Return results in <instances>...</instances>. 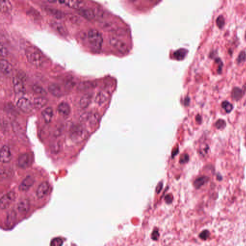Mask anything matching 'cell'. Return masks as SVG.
I'll list each match as a JSON object with an SVG mask.
<instances>
[{
	"instance_id": "cell-15",
	"label": "cell",
	"mask_w": 246,
	"mask_h": 246,
	"mask_svg": "<svg viewBox=\"0 0 246 246\" xmlns=\"http://www.w3.org/2000/svg\"><path fill=\"white\" fill-rule=\"evenodd\" d=\"M48 90L52 95L55 97H61L63 95L62 88L60 86L57 84H50L48 86Z\"/></svg>"
},
{
	"instance_id": "cell-39",
	"label": "cell",
	"mask_w": 246,
	"mask_h": 246,
	"mask_svg": "<svg viewBox=\"0 0 246 246\" xmlns=\"http://www.w3.org/2000/svg\"><path fill=\"white\" fill-rule=\"evenodd\" d=\"M246 59V53L244 51H242L240 52V54H239V55L238 56V59H237V62L238 63H241L242 62H244Z\"/></svg>"
},
{
	"instance_id": "cell-22",
	"label": "cell",
	"mask_w": 246,
	"mask_h": 246,
	"mask_svg": "<svg viewBox=\"0 0 246 246\" xmlns=\"http://www.w3.org/2000/svg\"><path fill=\"white\" fill-rule=\"evenodd\" d=\"M45 10L50 14L52 15L56 18L61 19L64 17V13L63 12L57 9L52 7H46Z\"/></svg>"
},
{
	"instance_id": "cell-36",
	"label": "cell",
	"mask_w": 246,
	"mask_h": 246,
	"mask_svg": "<svg viewBox=\"0 0 246 246\" xmlns=\"http://www.w3.org/2000/svg\"><path fill=\"white\" fill-rule=\"evenodd\" d=\"M216 25H217L219 29L222 28L225 24V20L223 16H219L216 19Z\"/></svg>"
},
{
	"instance_id": "cell-5",
	"label": "cell",
	"mask_w": 246,
	"mask_h": 246,
	"mask_svg": "<svg viewBox=\"0 0 246 246\" xmlns=\"http://www.w3.org/2000/svg\"><path fill=\"white\" fill-rule=\"evenodd\" d=\"M17 198V194L13 191H10L2 197L0 202V207L2 210L7 209Z\"/></svg>"
},
{
	"instance_id": "cell-10",
	"label": "cell",
	"mask_w": 246,
	"mask_h": 246,
	"mask_svg": "<svg viewBox=\"0 0 246 246\" xmlns=\"http://www.w3.org/2000/svg\"><path fill=\"white\" fill-rule=\"evenodd\" d=\"M17 220V213L14 211H10L7 213L5 219V225L7 228H11L15 225Z\"/></svg>"
},
{
	"instance_id": "cell-38",
	"label": "cell",
	"mask_w": 246,
	"mask_h": 246,
	"mask_svg": "<svg viewBox=\"0 0 246 246\" xmlns=\"http://www.w3.org/2000/svg\"><path fill=\"white\" fill-rule=\"evenodd\" d=\"M0 55H1V57H3L6 56L8 55V50H7V48L5 47L4 45L3 44L2 42L0 45Z\"/></svg>"
},
{
	"instance_id": "cell-11",
	"label": "cell",
	"mask_w": 246,
	"mask_h": 246,
	"mask_svg": "<svg viewBox=\"0 0 246 246\" xmlns=\"http://www.w3.org/2000/svg\"><path fill=\"white\" fill-rule=\"evenodd\" d=\"M12 154L9 148L3 146L1 149V162L3 164L9 163L11 159Z\"/></svg>"
},
{
	"instance_id": "cell-40",
	"label": "cell",
	"mask_w": 246,
	"mask_h": 246,
	"mask_svg": "<svg viewBox=\"0 0 246 246\" xmlns=\"http://www.w3.org/2000/svg\"><path fill=\"white\" fill-rule=\"evenodd\" d=\"M189 160V156L187 154H183L180 158V163L181 164H185L187 163Z\"/></svg>"
},
{
	"instance_id": "cell-20",
	"label": "cell",
	"mask_w": 246,
	"mask_h": 246,
	"mask_svg": "<svg viewBox=\"0 0 246 246\" xmlns=\"http://www.w3.org/2000/svg\"><path fill=\"white\" fill-rule=\"evenodd\" d=\"M92 99V94L91 93H86L81 98L79 101V105L82 109H85L90 105Z\"/></svg>"
},
{
	"instance_id": "cell-44",
	"label": "cell",
	"mask_w": 246,
	"mask_h": 246,
	"mask_svg": "<svg viewBox=\"0 0 246 246\" xmlns=\"http://www.w3.org/2000/svg\"><path fill=\"white\" fill-rule=\"evenodd\" d=\"M162 187H163V183H159L158 185L156 187V191L157 193H159L161 191L162 189Z\"/></svg>"
},
{
	"instance_id": "cell-48",
	"label": "cell",
	"mask_w": 246,
	"mask_h": 246,
	"mask_svg": "<svg viewBox=\"0 0 246 246\" xmlns=\"http://www.w3.org/2000/svg\"></svg>"
},
{
	"instance_id": "cell-46",
	"label": "cell",
	"mask_w": 246,
	"mask_h": 246,
	"mask_svg": "<svg viewBox=\"0 0 246 246\" xmlns=\"http://www.w3.org/2000/svg\"><path fill=\"white\" fill-rule=\"evenodd\" d=\"M196 119H197V121L201 122L202 119H201V117H200V116H199V115H198V117L196 118Z\"/></svg>"
},
{
	"instance_id": "cell-45",
	"label": "cell",
	"mask_w": 246,
	"mask_h": 246,
	"mask_svg": "<svg viewBox=\"0 0 246 246\" xmlns=\"http://www.w3.org/2000/svg\"><path fill=\"white\" fill-rule=\"evenodd\" d=\"M208 235V232L207 231H204V232H202L200 235V237H201L202 239H205L207 237Z\"/></svg>"
},
{
	"instance_id": "cell-29",
	"label": "cell",
	"mask_w": 246,
	"mask_h": 246,
	"mask_svg": "<svg viewBox=\"0 0 246 246\" xmlns=\"http://www.w3.org/2000/svg\"><path fill=\"white\" fill-rule=\"evenodd\" d=\"M1 11L3 12H8L12 9L11 3L9 1H1Z\"/></svg>"
},
{
	"instance_id": "cell-12",
	"label": "cell",
	"mask_w": 246,
	"mask_h": 246,
	"mask_svg": "<svg viewBox=\"0 0 246 246\" xmlns=\"http://www.w3.org/2000/svg\"><path fill=\"white\" fill-rule=\"evenodd\" d=\"M30 156L29 154H22L18 158V165L20 168H22V169L27 168L30 164Z\"/></svg>"
},
{
	"instance_id": "cell-13",
	"label": "cell",
	"mask_w": 246,
	"mask_h": 246,
	"mask_svg": "<svg viewBox=\"0 0 246 246\" xmlns=\"http://www.w3.org/2000/svg\"><path fill=\"white\" fill-rule=\"evenodd\" d=\"M0 69L3 74L9 76L12 72L13 68L11 64L4 59H1L0 61Z\"/></svg>"
},
{
	"instance_id": "cell-19",
	"label": "cell",
	"mask_w": 246,
	"mask_h": 246,
	"mask_svg": "<svg viewBox=\"0 0 246 246\" xmlns=\"http://www.w3.org/2000/svg\"><path fill=\"white\" fill-rule=\"evenodd\" d=\"M41 114L45 122L49 123L52 121L54 115L53 109L51 107H47L42 112Z\"/></svg>"
},
{
	"instance_id": "cell-6",
	"label": "cell",
	"mask_w": 246,
	"mask_h": 246,
	"mask_svg": "<svg viewBox=\"0 0 246 246\" xmlns=\"http://www.w3.org/2000/svg\"><path fill=\"white\" fill-rule=\"evenodd\" d=\"M17 106L22 111L26 113H30L33 109V104L29 99L25 97L19 98L17 102Z\"/></svg>"
},
{
	"instance_id": "cell-41",
	"label": "cell",
	"mask_w": 246,
	"mask_h": 246,
	"mask_svg": "<svg viewBox=\"0 0 246 246\" xmlns=\"http://www.w3.org/2000/svg\"><path fill=\"white\" fill-rule=\"evenodd\" d=\"M52 151L54 152V153H57L59 151V149H60V145L58 142L54 143L52 144Z\"/></svg>"
},
{
	"instance_id": "cell-24",
	"label": "cell",
	"mask_w": 246,
	"mask_h": 246,
	"mask_svg": "<svg viewBox=\"0 0 246 246\" xmlns=\"http://www.w3.org/2000/svg\"><path fill=\"white\" fill-rule=\"evenodd\" d=\"M108 94L103 92H100L97 94L95 98V102L99 105L103 104L108 100Z\"/></svg>"
},
{
	"instance_id": "cell-47",
	"label": "cell",
	"mask_w": 246,
	"mask_h": 246,
	"mask_svg": "<svg viewBox=\"0 0 246 246\" xmlns=\"http://www.w3.org/2000/svg\"><path fill=\"white\" fill-rule=\"evenodd\" d=\"M245 38H246V34H245Z\"/></svg>"
},
{
	"instance_id": "cell-34",
	"label": "cell",
	"mask_w": 246,
	"mask_h": 246,
	"mask_svg": "<svg viewBox=\"0 0 246 246\" xmlns=\"http://www.w3.org/2000/svg\"><path fill=\"white\" fill-rule=\"evenodd\" d=\"M63 240L60 238H55L51 241L50 246H62Z\"/></svg>"
},
{
	"instance_id": "cell-28",
	"label": "cell",
	"mask_w": 246,
	"mask_h": 246,
	"mask_svg": "<svg viewBox=\"0 0 246 246\" xmlns=\"http://www.w3.org/2000/svg\"><path fill=\"white\" fill-rule=\"evenodd\" d=\"M210 151V147L207 143H202L199 149V153L201 156L205 157L208 155Z\"/></svg>"
},
{
	"instance_id": "cell-23",
	"label": "cell",
	"mask_w": 246,
	"mask_h": 246,
	"mask_svg": "<svg viewBox=\"0 0 246 246\" xmlns=\"http://www.w3.org/2000/svg\"><path fill=\"white\" fill-rule=\"evenodd\" d=\"M48 100L44 97H38L35 98L33 101V106L36 109H39L44 107L47 103Z\"/></svg>"
},
{
	"instance_id": "cell-25",
	"label": "cell",
	"mask_w": 246,
	"mask_h": 246,
	"mask_svg": "<svg viewBox=\"0 0 246 246\" xmlns=\"http://www.w3.org/2000/svg\"><path fill=\"white\" fill-rule=\"evenodd\" d=\"M95 86V83L93 82L90 81H86L82 82L78 84L77 88L78 90L81 91H84V90H88L91 88H93Z\"/></svg>"
},
{
	"instance_id": "cell-30",
	"label": "cell",
	"mask_w": 246,
	"mask_h": 246,
	"mask_svg": "<svg viewBox=\"0 0 246 246\" xmlns=\"http://www.w3.org/2000/svg\"><path fill=\"white\" fill-rule=\"evenodd\" d=\"M242 90L238 87H235L233 89L232 92V97L235 101H238L242 98L243 95Z\"/></svg>"
},
{
	"instance_id": "cell-27",
	"label": "cell",
	"mask_w": 246,
	"mask_h": 246,
	"mask_svg": "<svg viewBox=\"0 0 246 246\" xmlns=\"http://www.w3.org/2000/svg\"><path fill=\"white\" fill-rule=\"evenodd\" d=\"M208 178L207 176H201L195 180L194 186L197 189H199L208 182Z\"/></svg>"
},
{
	"instance_id": "cell-31",
	"label": "cell",
	"mask_w": 246,
	"mask_h": 246,
	"mask_svg": "<svg viewBox=\"0 0 246 246\" xmlns=\"http://www.w3.org/2000/svg\"><path fill=\"white\" fill-rule=\"evenodd\" d=\"M33 91L36 93L40 94V95H45L47 94L46 91L41 86L38 84H34L32 87Z\"/></svg>"
},
{
	"instance_id": "cell-4",
	"label": "cell",
	"mask_w": 246,
	"mask_h": 246,
	"mask_svg": "<svg viewBox=\"0 0 246 246\" xmlns=\"http://www.w3.org/2000/svg\"><path fill=\"white\" fill-rule=\"evenodd\" d=\"M110 43L115 49L120 53L125 54L128 51V45L123 40L115 37H112L110 39Z\"/></svg>"
},
{
	"instance_id": "cell-43",
	"label": "cell",
	"mask_w": 246,
	"mask_h": 246,
	"mask_svg": "<svg viewBox=\"0 0 246 246\" xmlns=\"http://www.w3.org/2000/svg\"><path fill=\"white\" fill-rule=\"evenodd\" d=\"M173 199V197L172 195L168 194L167 195V196H166L165 198V201L166 203L170 204V203L172 202Z\"/></svg>"
},
{
	"instance_id": "cell-2",
	"label": "cell",
	"mask_w": 246,
	"mask_h": 246,
	"mask_svg": "<svg viewBox=\"0 0 246 246\" xmlns=\"http://www.w3.org/2000/svg\"><path fill=\"white\" fill-rule=\"evenodd\" d=\"M88 38L90 46L95 50H99L102 47L103 38L102 35L98 30L92 29L88 31Z\"/></svg>"
},
{
	"instance_id": "cell-17",
	"label": "cell",
	"mask_w": 246,
	"mask_h": 246,
	"mask_svg": "<svg viewBox=\"0 0 246 246\" xmlns=\"http://www.w3.org/2000/svg\"><path fill=\"white\" fill-rule=\"evenodd\" d=\"M59 2L61 3H64L67 5L68 7H71L72 8L79 9H81L82 7L84 5V3L81 1L78 0H73V1H60Z\"/></svg>"
},
{
	"instance_id": "cell-21",
	"label": "cell",
	"mask_w": 246,
	"mask_h": 246,
	"mask_svg": "<svg viewBox=\"0 0 246 246\" xmlns=\"http://www.w3.org/2000/svg\"><path fill=\"white\" fill-rule=\"evenodd\" d=\"M79 14L86 19H92L95 17L94 12L91 8H81L79 9Z\"/></svg>"
},
{
	"instance_id": "cell-42",
	"label": "cell",
	"mask_w": 246,
	"mask_h": 246,
	"mask_svg": "<svg viewBox=\"0 0 246 246\" xmlns=\"http://www.w3.org/2000/svg\"><path fill=\"white\" fill-rule=\"evenodd\" d=\"M159 236H160L159 233L158 231L157 230H154L151 234V238L154 240H157L159 238Z\"/></svg>"
},
{
	"instance_id": "cell-3",
	"label": "cell",
	"mask_w": 246,
	"mask_h": 246,
	"mask_svg": "<svg viewBox=\"0 0 246 246\" xmlns=\"http://www.w3.org/2000/svg\"><path fill=\"white\" fill-rule=\"evenodd\" d=\"M87 136V132L81 125H75L71 128L70 137L73 141L81 142L85 139Z\"/></svg>"
},
{
	"instance_id": "cell-8",
	"label": "cell",
	"mask_w": 246,
	"mask_h": 246,
	"mask_svg": "<svg viewBox=\"0 0 246 246\" xmlns=\"http://www.w3.org/2000/svg\"><path fill=\"white\" fill-rule=\"evenodd\" d=\"M35 179L31 175H28L22 181L19 186V190L21 191H27L34 184Z\"/></svg>"
},
{
	"instance_id": "cell-18",
	"label": "cell",
	"mask_w": 246,
	"mask_h": 246,
	"mask_svg": "<svg viewBox=\"0 0 246 246\" xmlns=\"http://www.w3.org/2000/svg\"><path fill=\"white\" fill-rule=\"evenodd\" d=\"M57 111L60 115L64 117L68 116L70 113L71 109L68 103L65 102H62L58 105L57 107Z\"/></svg>"
},
{
	"instance_id": "cell-37",
	"label": "cell",
	"mask_w": 246,
	"mask_h": 246,
	"mask_svg": "<svg viewBox=\"0 0 246 246\" xmlns=\"http://www.w3.org/2000/svg\"><path fill=\"white\" fill-rule=\"evenodd\" d=\"M226 122L225 120L222 119H219L216 122L215 124V127L219 129H222L226 127Z\"/></svg>"
},
{
	"instance_id": "cell-32",
	"label": "cell",
	"mask_w": 246,
	"mask_h": 246,
	"mask_svg": "<svg viewBox=\"0 0 246 246\" xmlns=\"http://www.w3.org/2000/svg\"><path fill=\"white\" fill-rule=\"evenodd\" d=\"M99 119H100V115L98 113L92 112L89 121L92 125H96L99 121Z\"/></svg>"
},
{
	"instance_id": "cell-33",
	"label": "cell",
	"mask_w": 246,
	"mask_h": 246,
	"mask_svg": "<svg viewBox=\"0 0 246 246\" xmlns=\"http://www.w3.org/2000/svg\"><path fill=\"white\" fill-rule=\"evenodd\" d=\"M222 106L223 109L226 111V112L229 113L233 110V106L231 103L228 101H224L222 102Z\"/></svg>"
},
{
	"instance_id": "cell-14",
	"label": "cell",
	"mask_w": 246,
	"mask_h": 246,
	"mask_svg": "<svg viewBox=\"0 0 246 246\" xmlns=\"http://www.w3.org/2000/svg\"><path fill=\"white\" fill-rule=\"evenodd\" d=\"M18 211L21 214H26L30 209V202L28 199H23L19 202L17 206Z\"/></svg>"
},
{
	"instance_id": "cell-16",
	"label": "cell",
	"mask_w": 246,
	"mask_h": 246,
	"mask_svg": "<svg viewBox=\"0 0 246 246\" xmlns=\"http://www.w3.org/2000/svg\"><path fill=\"white\" fill-rule=\"evenodd\" d=\"M50 24H51L52 28L55 30L57 31L58 33H59L60 35L64 36H66L67 35V30L62 23L55 21H53L51 22Z\"/></svg>"
},
{
	"instance_id": "cell-1",
	"label": "cell",
	"mask_w": 246,
	"mask_h": 246,
	"mask_svg": "<svg viewBox=\"0 0 246 246\" xmlns=\"http://www.w3.org/2000/svg\"><path fill=\"white\" fill-rule=\"evenodd\" d=\"M27 60L34 66H40L42 64L41 54L37 49L33 46H29L25 50Z\"/></svg>"
},
{
	"instance_id": "cell-9",
	"label": "cell",
	"mask_w": 246,
	"mask_h": 246,
	"mask_svg": "<svg viewBox=\"0 0 246 246\" xmlns=\"http://www.w3.org/2000/svg\"><path fill=\"white\" fill-rule=\"evenodd\" d=\"M50 185L48 183L45 182L39 185L36 191V195L39 199H42L46 196L49 191Z\"/></svg>"
},
{
	"instance_id": "cell-26",
	"label": "cell",
	"mask_w": 246,
	"mask_h": 246,
	"mask_svg": "<svg viewBox=\"0 0 246 246\" xmlns=\"http://www.w3.org/2000/svg\"><path fill=\"white\" fill-rule=\"evenodd\" d=\"M12 127L14 133L16 134L17 136L19 137L20 138H23L24 137H25L24 132L22 131V128L19 125L18 123L13 122L12 123Z\"/></svg>"
},
{
	"instance_id": "cell-7",
	"label": "cell",
	"mask_w": 246,
	"mask_h": 246,
	"mask_svg": "<svg viewBox=\"0 0 246 246\" xmlns=\"http://www.w3.org/2000/svg\"><path fill=\"white\" fill-rule=\"evenodd\" d=\"M13 84L14 92L17 94H24L26 92V88L24 86L23 81L18 76H14L13 78Z\"/></svg>"
},
{
	"instance_id": "cell-35",
	"label": "cell",
	"mask_w": 246,
	"mask_h": 246,
	"mask_svg": "<svg viewBox=\"0 0 246 246\" xmlns=\"http://www.w3.org/2000/svg\"><path fill=\"white\" fill-rule=\"evenodd\" d=\"M91 113H92V112H90L84 113L80 117L81 121L82 122H86L89 121L90 117H91Z\"/></svg>"
}]
</instances>
